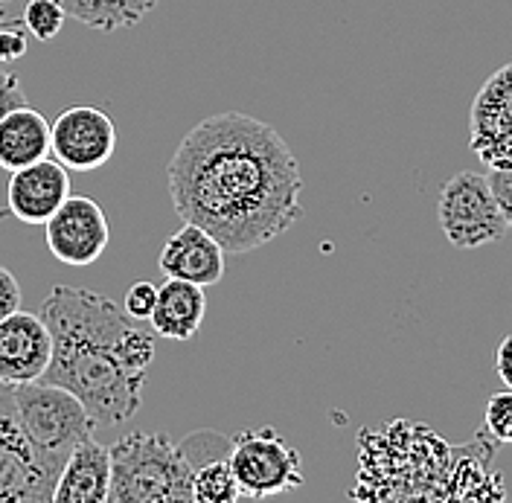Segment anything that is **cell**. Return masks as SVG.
Masks as SVG:
<instances>
[{
  "instance_id": "7a4b0ae2",
  "label": "cell",
  "mask_w": 512,
  "mask_h": 503,
  "mask_svg": "<svg viewBox=\"0 0 512 503\" xmlns=\"http://www.w3.org/2000/svg\"><path fill=\"white\" fill-rule=\"evenodd\" d=\"M38 315L53 335L44 381L70 390L96 425L128 422L143 405L155 332L105 294L79 285H53Z\"/></svg>"
},
{
  "instance_id": "7c38bea8",
  "label": "cell",
  "mask_w": 512,
  "mask_h": 503,
  "mask_svg": "<svg viewBox=\"0 0 512 503\" xmlns=\"http://www.w3.org/2000/svg\"><path fill=\"white\" fill-rule=\"evenodd\" d=\"M70 195V172L62 160L41 158L15 169L6 189L9 213L24 224H47Z\"/></svg>"
},
{
  "instance_id": "e0dca14e",
  "label": "cell",
  "mask_w": 512,
  "mask_h": 503,
  "mask_svg": "<svg viewBox=\"0 0 512 503\" xmlns=\"http://www.w3.org/2000/svg\"><path fill=\"white\" fill-rule=\"evenodd\" d=\"M67 18L99 32H117L137 27L158 0H59Z\"/></svg>"
},
{
  "instance_id": "30bf717a",
  "label": "cell",
  "mask_w": 512,
  "mask_h": 503,
  "mask_svg": "<svg viewBox=\"0 0 512 503\" xmlns=\"http://www.w3.org/2000/svg\"><path fill=\"white\" fill-rule=\"evenodd\" d=\"M469 146L486 169L512 163V62L495 70L472 99Z\"/></svg>"
},
{
  "instance_id": "603a6c76",
  "label": "cell",
  "mask_w": 512,
  "mask_h": 503,
  "mask_svg": "<svg viewBox=\"0 0 512 503\" xmlns=\"http://www.w3.org/2000/svg\"><path fill=\"white\" fill-rule=\"evenodd\" d=\"M486 178H489L492 195H495V201H498V207H501V213H504V219H507L512 230V163L489 166Z\"/></svg>"
},
{
  "instance_id": "5bb4252c",
  "label": "cell",
  "mask_w": 512,
  "mask_h": 503,
  "mask_svg": "<svg viewBox=\"0 0 512 503\" xmlns=\"http://www.w3.org/2000/svg\"><path fill=\"white\" fill-rule=\"evenodd\" d=\"M111 489V451L94 437L79 442L67 457L53 503H108Z\"/></svg>"
},
{
  "instance_id": "4fadbf2b",
  "label": "cell",
  "mask_w": 512,
  "mask_h": 503,
  "mask_svg": "<svg viewBox=\"0 0 512 503\" xmlns=\"http://www.w3.org/2000/svg\"><path fill=\"white\" fill-rule=\"evenodd\" d=\"M224 253L227 251L216 236L192 221H184V227L163 242L158 265L166 277L210 288L224 277Z\"/></svg>"
},
{
  "instance_id": "3957f363",
  "label": "cell",
  "mask_w": 512,
  "mask_h": 503,
  "mask_svg": "<svg viewBox=\"0 0 512 503\" xmlns=\"http://www.w3.org/2000/svg\"><path fill=\"white\" fill-rule=\"evenodd\" d=\"M108 503H192V463L169 434H128L111 448Z\"/></svg>"
},
{
  "instance_id": "8fae6325",
  "label": "cell",
  "mask_w": 512,
  "mask_h": 503,
  "mask_svg": "<svg viewBox=\"0 0 512 503\" xmlns=\"http://www.w3.org/2000/svg\"><path fill=\"white\" fill-rule=\"evenodd\" d=\"M53 361V335L41 315L12 312L0 320V384L41 381Z\"/></svg>"
},
{
  "instance_id": "52a82bcc",
  "label": "cell",
  "mask_w": 512,
  "mask_h": 503,
  "mask_svg": "<svg viewBox=\"0 0 512 503\" xmlns=\"http://www.w3.org/2000/svg\"><path fill=\"white\" fill-rule=\"evenodd\" d=\"M59 472L44 463L24 431L12 384H0V503L53 501Z\"/></svg>"
},
{
  "instance_id": "ba28073f",
  "label": "cell",
  "mask_w": 512,
  "mask_h": 503,
  "mask_svg": "<svg viewBox=\"0 0 512 503\" xmlns=\"http://www.w3.org/2000/svg\"><path fill=\"white\" fill-rule=\"evenodd\" d=\"M50 152L70 172H94L117 152V123L99 105H70L50 123Z\"/></svg>"
},
{
  "instance_id": "44dd1931",
  "label": "cell",
  "mask_w": 512,
  "mask_h": 503,
  "mask_svg": "<svg viewBox=\"0 0 512 503\" xmlns=\"http://www.w3.org/2000/svg\"><path fill=\"white\" fill-rule=\"evenodd\" d=\"M27 35L24 21L0 15V64L21 62L27 56Z\"/></svg>"
},
{
  "instance_id": "8992f818",
  "label": "cell",
  "mask_w": 512,
  "mask_h": 503,
  "mask_svg": "<svg viewBox=\"0 0 512 503\" xmlns=\"http://www.w3.org/2000/svg\"><path fill=\"white\" fill-rule=\"evenodd\" d=\"M230 466L242 498H274L303 486V466L294 445L274 428L239 431L230 442Z\"/></svg>"
},
{
  "instance_id": "d4e9b609",
  "label": "cell",
  "mask_w": 512,
  "mask_h": 503,
  "mask_svg": "<svg viewBox=\"0 0 512 503\" xmlns=\"http://www.w3.org/2000/svg\"><path fill=\"white\" fill-rule=\"evenodd\" d=\"M21 309V285L12 277L9 268L0 265V320Z\"/></svg>"
},
{
  "instance_id": "7402d4cb",
  "label": "cell",
  "mask_w": 512,
  "mask_h": 503,
  "mask_svg": "<svg viewBox=\"0 0 512 503\" xmlns=\"http://www.w3.org/2000/svg\"><path fill=\"white\" fill-rule=\"evenodd\" d=\"M155 303H158V285L140 280V283H134L126 291L123 309H126L128 317H134L140 323H149V317L155 312Z\"/></svg>"
},
{
  "instance_id": "9c48e42d",
  "label": "cell",
  "mask_w": 512,
  "mask_h": 503,
  "mask_svg": "<svg viewBox=\"0 0 512 503\" xmlns=\"http://www.w3.org/2000/svg\"><path fill=\"white\" fill-rule=\"evenodd\" d=\"M44 239L59 262L70 268H85L105 253L111 230L94 198L67 195V201L44 224Z\"/></svg>"
},
{
  "instance_id": "d6986e66",
  "label": "cell",
  "mask_w": 512,
  "mask_h": 503,
  "mask_svg": "<svg viewBox=\"0 0 512 503\" xmlns=\"http://www.w3.org/2000/svg\"><path fill=\"white\" fill-rule=\"evenodd\" d=\"M24 27L30 32L32 38L38 41H53L59 32L64 30V21H67V12L59 0H30L24 6Z\"/></svg>"
},
{
  "instance_id": "2e32d148",
  "label": "cell",
  "mask_w": 512,
  "mask_h": 503,
  "mask_svg": "<svg viewBox=\"0 0 512 503\" xmlns=\"http://www.w3.org/2000/svg\"><path fill=\"white\" fill-rule=\"evenodd\" d=\"M50 155V123L32 105L0 117V169L15 172Z\"/></svg>"
},
{
  "instance_id": "4316f807",
  "label": "cell",
  "mask_w": 512,
  "mask_h": 503,
  "mask_svg": "<svg viewBox=\"0 0 512 503\" xmlns=\"http://www.w3.org/2000/svg\"><path fill=\"white\" fill-rule=\"evenodd\" d=\"M0 6H3V0H0Z\"/></svg>"
},
{
  "instance_id": "484cf974",
  "label": "cell",
  "mask_w": 512,
  "mask_h": 503,
  "mask_svg": "<svg viewBox=\"0 0 512 503\" xmlns=\"http://www.w3.org/2000/svg\"><path fill=\"white\" fill-rule=\"evenodd\" d=\"M492 367H495L498 378L504 381V387H512V335H507L501 344L495 346Z\"/></svg>"
},
{
  "instance_id": "ffe728a7",
  "label": "cell",
  "mask_w": 512,
  "mask_h": 503,
  "mask_svg": "<svg viewBox=\"0 0 512 503\" xmlns=\"http://www.w3.org/2000/svg\"><path fill=\"white\" fill-rule=\"evenodd\" d=\"M483 425H486V434H489L492 440L512 445V387L495 393V396L486 402Z\"/></svg>"
},
{
  "instance_id": "ac0fdd59",
  "label": "cell",
  "mask_w": 512,
  "mask_h": 503,
  "mask_svg": "<svg viewBox=\"0 0 512 503\" xmlns=\"http://www.w3.org/2000/svg\"><path fill=\"white\" fill-rule=\"evenodd\" d=\"M242 498L236 474L230 466V457H216L201 466H195L192 474V503H233Z\"/></svg>"
},
{
  "instance_id": "83f0119b",
  "label": "cell",
  "mask_w": 512,
  "mask_h": 503,
  "mask_svg": "<svg viewBox=\"0 0 512 503\" xmlns=\"http://www.w3.org/2000/svg\"><path fill=\"white\" fill-rule=\"evenodd\" d=\"M3 3H6V0H3Z\"/></svg>"
},
{
  "instance_id": "cb8c5ba5",
  "label": "cell",
  "mask_w": 512,
  "mask_h": 503,
  "mask_svg": "<svg viewBox=\"0 0 512 503\" xmlns=\"http://www.w3.org/2000/svg\"><path fill=\"white\" fill-rule=\"evenodd\" d=\"M21 105H30L24 88H21V79L0 67V117H6L9 111H15Z\"/></svg>"
},
{
  "instance_id": "9a60e30c",
  "label": "cell",
  "mask_w": 512,
  "mask_h": 503,
  "mask_svg": "<svg viewBox=\"0 0 512 503\" xmlns=\"http://www.w3.org/2000/svg\"><path fill=\"white\" fill-rule=\"evenodd\" d=\"M204 315H207L204 288L187 280L166 277V283L158 285V303L149 323H152V332L166 341H190L201 329Z\"/></svg>"
},
{
  "instance_id": "5b68a950",
  "label": "cell",
  "mask_w": 512,
  "mask_h": 503,
  "mask_svg": "<svg viewBox=\"0 0 512 503\" xmlns=\"http://www.w3.org/2000/svg\"><path fill=\"white\" fill-rule=\"evenodd\" d=\"M437 219L448 245L457 251H475L501 242L510 230L492 195L489 178L480 172H457L448 178L440 189Z\"/></svg>"
},
{
  "instance_id": "6da1fadb",
  "label": "cell",
  "mask_w": 512,
  "mask_h": 503,
  "mask_svg": "<svg viewBox=\"0 0 512 503\" xmlns=\"http://www.w3.org/2000/svg\"><path fill=\"white\" fill-rule=\"evenodd\" d=\"M166 187L181 221L219 239L227 253H251L303 216V175L274 126L242 111L204 117L178 143Z\"/></svg>"
},
{
  "instance_id": "277c9868",
  "label": "cell",
  "mask_w": 512,
  "mask_h": 503,
  "mask_svg": "<svg viewBox=\"0 0 512 503\" xmlns=\"http://www.w3.org/2000/svg\"><path fill=\"white\" fill-rule=\"evenodd\" d=\"M12 390H15V405L21 413L24 431L35 445V451L44 457L50 469L62 474L73 448L94 434V416L70 390L50 384L44 378L12 384Z\"/></svg>"
}]
</instances>
